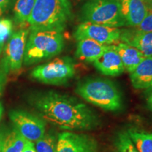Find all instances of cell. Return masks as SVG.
Wrapping results in <instances>:
<instances>
[{"mask_svg":"<svg viewBox=\"0 0 152 152\" xmlns=\"http://www.w3.org/2000/svg\"><path fill=\"white\" fill-rule=\"evenodd\" d=\"M33 104L45 121L63 130H92L101 123L94 110L69 95L52 91L41 93Z\"/></svg>","mask_w":152,"mask_h":152,"instance_id":"6da1fadb","label":"cell"},{"mask_svg":"<svg viewBox=\"0 0 152 152\" xmlns=\"http://www.w3.org/2000/svg\"><path fill=\"white\" fill-rule=\"evenodd\" d=\"M71 17L69 0H35L28 23L32 30L63 32Z\"/></svg>","mask_w":152,"mask_h":152,"instance_id":"7a4b0ae2","label":"cell"},{"mask_svg":"<svg viewBox=\"0 0 152 152\" xmlns=\"http://www.w3.org/2000/svg\"><path fill=\"white\" fill-rule=\"evenodd\" d=\"M75 92L88 103L109 111L123 108V96L113 81L100 77H90L77 83Z\"/></svg>","mask_w":152,"mask_h":152,"instance_id":"3957f363","label":"cell"},{"mask_svg":"<svg viewBox=\"0 0 152 152\" xmlns=\"http://www.w3.org/2000/svg\"><path fill=\"white\" fill-rule=\"evenodd\" d=\"M64 47L62 32L32 30L26 42L23 63L29 66L47 60L59 54Z\"/></svg>","mask_w":152,"mask_h":152,"instance_id":"277c9868","label":"cell"},{"mask_svg":"<svg viewBox=\"0 0 152 152\" xmlns=\"http://www.w3.org/2000/svg\"><path fill=\"white\" fill-rule=\"evenodd\" d=\"M82 22L113 28L126 26L121 0H87L81 8Z\"/></svg>","mask_w":152,"mask_h":152,"instance_id":"5b68a950","label":"cell"},{"mask_svg":"<svg viewBox=\"0 0 152 152\" xmlns=\"http://www.w3.org/2000/svg\"><path fill=\"white\" fill-rule=\"evenodd\" d=\"M75 74V65L71 57L56 58L42 64L31 72V77L44 84L62 85L67 83Z\"/></svg>","mask_w":152,"mask_h":152,"instance_id":"8992f818","label":"cell"},{"mask_svg":"<svg viewBox=\"0 0 152 152\" xmlns=\"http://www.w3.org/2000/svg\"><path fill=\"white\" fill-rule=\"evenodd\" d=\"M28 33V29L23 28L9 37L0 64V68L7 73L16 72L21 68Z\"/></svg>","mask_w":152,"mask_h":152,"instance_id":"52a82bcc","label":"cell"},{"mask_svg":"<svg viewBox=\"0 0 152 152\" xmlns=\"http://www.w3.org/2000/svg\"><path fill=\"white\" fill-rule=\"evenodd\" d=\"M9 117L14 129L28 141L35 142L45 134L46 123L41 118L23 110H14Z\"/></svg>","mask_w":152,"mask_h":152,"instance_id":"ba28073f","label":"cell"},{"mask_svg":"<svg viewBox=\"0 0 152 152\" xmlns=\"http://www.w3.org/2000/svg\"><path fill=\"white\" fill-rule=\"evenodd\" d=\"M121 29L92 23L84 22L79 24L74 31L76 40L90 39L103 45L115 44L120 40Z\"/></svg>","mask_w":152,"mask_h":152,"instance_id":"9c48e42d","label":"cell"},{"mask_svg":"<svg viewBox=\"0 0 152 152\" xmlns=\"http://www.w3.org/2000/svg\"><path fill=\"white\" fill-rule=\"evenodd\" d=\"M98 142L83 133L63 132L57 137L56 152H98Z\"/></svg>","mask_w":152,"mask_h":152,"instance_id":"30bf717a","label":"cell"},{"mask_svg":"<svg viewBox=\"0 0 152 152\" xmlns=\"http://www.w3.org/2000/svg\"><path fill=\"white\" fill-rule=\"evenodd\" d=\"M93 64L99 71L105 75L118 76L125 71L115 45H109V48Z\"/></svg>","mask_w":152,"mask_h":152,"instance_id":"8fae6325","label":"cell"},{"mask_svg":"<svg viewBox=\"0 0 152 152\" xmlns=\"http://www.w3.org/2000/svg\"><path fill=\"white\" fill-rule=\"evenodd\" d=\"M120 40L135 47L145 57L152 56V33H142L134 28L123 29Z\"/></svg>","mask_w":152,"mask_h":152,"instance_id":"7c38bea8","label":"cell"},{"mask_svg":"<svg viewBox=\"0 0 152 152\" xmlns=\"http://www.w3.org/2000/svg\"><path fill=\"white\" fill-rule=\"evenodd\" d=\"M121 4L126 26L135 28L149 13L144 0H121Z\"/></svg>","mask_w":152,"mask_h":152,"instance_id":"4fadbf2b","label":"cell"},{"mask_svg":"<svg viewBox=\"0 0 152 152\" xmlns=\"http://www.w3.org/2000/svg\"><path fill=\"white\" fill-rule=\"evenodd\" d=\"M132 87L136 90H147L152 87V56L145 57L130 73Z\"/></svg>","mask_w":152,"mask_h":152,"instance_id":"5bb4252c","label":"cell"},{"mask_svg":"<svg viewBox=\"0 0 152 152\" xmlns=\"http://www.w3.org/2000/svg\"><path fill=\"white\" fill-rule=\"evenodd\" d=\"M109 47V45H103L90 39L77 41L75 56L80 60L94 63Z\"/></svg>","mask_w":152,"mask_h":152,"instance_id":"9a60e30c","label":"cell"},{"mask_svg":"<svg viewBox=\"0 0 152 152\" xmlns=\"http://www.w3.org/2000/svg\"><path fill=\"white\" fill-rule=\"evenodd\" d=\"M116 49L121 56L125 70L131 73L145 58L144 54L135 47L123 42L118 43Z\"/></svg>","mask_w":152,"mask_h":152,"instance_id":"2e32d148","label":"cell"},{"mask_svg":"<svg viewBox=\"0 0 152 152\" xmlns=\"http://www.w3.org/2000/svg\"><path fill=\"white\" fill-rule=\"evenodd\" d=\"M28 142L14 128L2 138L1 152H23Z\"/></svg>","mask_w":152,"mask_h":152,"instance_id":"e0dca14e","label":"cell"},{"mask_svg":"<svg viewBox=\"0 0 152 152\" xmlns=\"http://www.w3.org/2000/svg\"><path fill=\"white\" fill-rule=\"evenodd\" d=\"M127 131L138 152H152V132L136 128Z\"/></svg>","mask_w":152,"mask_h":152,"instance_id":"ac0fdd59","label":"cell"},{"mask_svg":"<svg viewBox=\"0 0 152 152\" xmlns=\"http://www.w3.org/2000/svg\"><path fill=\"white\" fill-rule=\"evenodd\" d=\"M35 2V0H17L14 7V19L17 23L24 25L28 23Z\"/></svg>","mask_w":152,"mask_h":152,"instance_id":"d6986e66","label":"cell"},{"mask_svg":"<svg viewBox=\"0 0 152 152\" xmlns=\"http://www.w3.org/2000/svg\"><path fill=\"white\" fill-rule=\"evenodd\" d=\"M113 152H138L128 131L121 130L115 134L113 143Z\"/></svg>","mask_w":152,"mask_h":152,"instance_id":"ffe728a7","label":"cell"},{"mask_svg":"<svg viewBox=\"0 0 152 152\" xmlns=\"http://www.w3.org/2000/svg\"><path fill=\"white\" fill-rule=\"evenodd\" d=\"M36 152H56L57 137L54 133L48 132L35 142Z\"/></svg>","mask_w":152,"mask_h":152,"instance_id":"44dd1931","label":"cell"},{"mask_svg":"<svg viewBox=\"0 0 152 152\" xmlns=\"http://www.w3.org/2000/svg\"><path fill=\"white\" fill-rule=\"evenodd\" d=\"M13 23L8 18L0 19V42L4 43L5 40L9 39L12 33Z\"/></svg>","mask_w":152,"mask_h":152,"instance_id":"7402d4cb","label":"cell"},{"mask_svg":"<svg viewBox=\"0 0 152 152\" xmlns=\"http://www.w3.org/2000/svg\"><path fill=\"white\" fill-rule=\"evenodd\" d=\"M134 29L142 33H152V13L149 12L143 20Z\"/></svg>","mask_w":152,"mask_h":152,"instance_id":"603a6c76","label":"cell"},{"mask_svg":"<svg viewBox=\"0 0 152 152\" xmlns=\"http://www.w3.org/2000/svg\"><path fill=\"white\" fill-rule=\"evenodd\" d=\"M8 73L4 71H3L2 69L0 68V94H1V92H2L4 87L6 84V82H7V77Z\"/></svg>","mask_w":152,"mask_h":152,"instance_id":"cb8c5ba5","label":"cell"},{"mask_svg":"<svg viewBox=\"0 0 152 152\" xmlns=\"http://www.w3.org/2000/svg\"><path fill=\"white\" fill-rule=\"evenodd\" d=\"M146 101L147 106L150 111H152V87L147 89L146 92Z\"/></svg>","mask_w":152,"mask_h":152,"instance_id":"d4e9b609","label":"cell"},{"mask_svg":"<svg viewBox=\"0 0 152 152\" xmlns=\"http://www.w3.org/2000/svg\"><path fill=\"white\" fill-rule=\"evenodd\" d=\"M10 1L11 0H0V16L8 8Z\"/></svg>","mask_w":152,"mask_h":152,"instance_id":"484cf974","label":"cell"},{"mask_svg":"<svg viewBox=\"0 0 152 152\" xmlns=\"http://www.w3.org/2000/svg\"><path fill=\"white\" fill-rule=\"evenodd\" d=\"M23 152H36L35 145H34L33 142L28 141L26 146V148H25V149Z\"/></svg>","mask_w":152,"mask_h":152,"instance_id":"4316f807","label":"cell"},{"mask_svg":"<svg viewBox=\"0 0 152 152\" xmlns=\"http://www.w3.org/2000/svg\"><path fill=\"white\" fill-rule=\"evenodd\" d=\"M144 2H145L148 11L152 13V0H144Z\"/></svg>","mask_w":152,"mask_h":152,"instance_id":"83f0119b","label":"cell"},{"mask_svg":"<svg viewBox=\"0 0 152 152\" xmlns=\"http://www.w3.org/2000/svg\"><path fill=\"white\" fill-rule=\"evenodd\" d=\"M3 112H4L3 104H2V103H1V102H0V121H1V118H2Z\"/></svg>","mask_w":152,"mask_h":152,"instance_id":"f1b7e54d","label":"cell"},{"mask_svg":"<svg viewBox=\"0 0 152 152\" xmlns=\"http://www.w3.org/2000/svg\"><path fill=\"white\" fill-rule=\"evenodd\" d=\"M4 45V43L1 42H0V55H1V52H2V51H3Z\"/></svg>","mask_w":152,"mask_h":152,"instance_id":"f546056e","label":"cell"},{"mask_svg":"<svg viewBox=\"0 0 152 152\" xmlns=\"http://www.w3.org/2000/svg\"><path fill=\"white\" fill-rule=\"evenodd\" d=\"M1 144H2V137L0 135V152H1Z\"/></svg>","mask_w":152,"mask_h":152,"instance_id":"4dcf8cb0","label":"cell"}]
</instances>
